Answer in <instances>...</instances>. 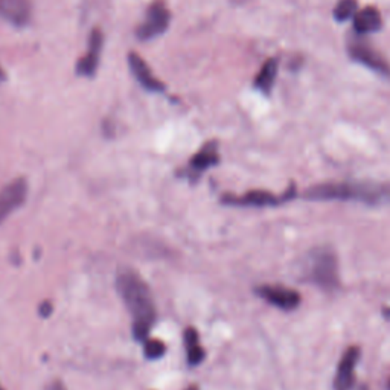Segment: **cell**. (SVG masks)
Listing matches in <instances>:
<instances>
[{"mask_svg": "<svg viewBox=\"0 0 390 390\" xmlns=\"http://www.w3.org/2000/svg\"><path fill=\"white\" fill-rule=\"evenodd\" d=\"M362 390H367V389H364V387H363V389H362Z\"/></svg>", "mask_w": 390, "mask_h": 390, "instance_id": "cell-25", "label": "cell"}, {"mask_svg": "<svg viewBox=\"0 0 390 390\" xmlns=\"http://www.w3.org/2000/svg\"><path fill=\"white\" fill-rule=\"evenodd\" d=\"M5 78V75H4V72L2 70H0V81H2Z\"/></svg>", "mask_w": 390, "mask_h": 390, "instance_id": "cell-22", "label": "cell"}, {"mask_svg": "<svg viewBox=\"0 0 390 390\" xmlns=\"http://www.w3.org/2000/svg\"><path fill=\"white\" fill-rule=\"evenodd\" d=\"M357 13V0H338L334 8V18L337 22H346Z\"/></svg>", "mask_w": 390, "mask_h": 390, "instance_id": "cell-17", "label": "cell"}, {"mask_svg": "<svg viewBox=\"0 0 390 390\" xmlns=\"http://www.w3.org/2000/svg\"><path fill=\"white\" fill-rule=\"evenodd\" d=\"M276 77H278V61L273 58L267 60L261 67L258 77L255 78V87L262 91L264 95H269L273 89Z\"/></svg>", "mask_w": 390, "mask_h": 390, "instance_id": "cell-14", "label": "cell"}, {"mask_svg": "<svg viewBox=\"0 0 390 390\" xmlns=\"http://www.w3.org/2000/svg\"><path fill=\"white\" fill-rule=\"evenodd\" d=\"M128 65L130 69L133 72V75L139 81V84L148 90V91H154V94H160V91L165 90V84L159 81L156 77L151 74V70L148 67V65L145 63V60H143L140 55L131 52L128 55Z\"/></svg>", "mask_w": 390, "mask_h": 390, "instance_id": "cell-11", "label": "cell"}, {"mask_svg": "<svg viewBox=\"0 0 390 390\" xmlns=\"http://www.w3.org/2000/svg\"><path fill=\"white\" fill-rule=\"evenodd\" d=\"M116 284L118 291L131 314L133 334L138 340H145L156 319V308L148 285L135 272L121 273Z\"/></svg>", "mask_w": 390, "mask_h": 390, "instance_id": "cell-1", "label": "cell"}, {"mask_svg": "<svg viewBox=\"0 0 390 390\" xmlns=\"http://www.w3.org/2000/svg\"><path fill=\"white\" fill-rule=\"evenodd\" d=\"M167 347L160 340H156V338H151L145 343V355L150 358V360H157L163 354H165Z\"/></svg>", "mask_w": 390, "mask_h": 390, "instance_id": "cell-18", "label": "cell"}, {"mask_svg": "<svg viewBox=\"0 0 390 390\" xmlns=\"http://www.w3.org/2000/svg\"><path fill=\"white\" fill-rule=\"evenodd\" d=\"M184 345H186V352H188V363L195 366L203 362L204 351L199 343V334L194 328H188L184 331Z\"/></svg>", "mask_w": 390, "mask_h": 390, "instance_id": "cell-15", "label": "cell"}, {"mask_svg": "<svg viewBox=\"0 0 390 390\" xmlns=\"http://www.w3.org/2000/svg\"><path fill=\"white\" fill-rule=\"evenodd\" d=\"M258 294L265 302L279 308L284 311H293L301 305L302 297L296 290L286 289L282 285H262L258 289Z\"/></svg>", "mask_w": 390, "mask_h": 390, "instance_id": "cell-7", "label": "cell"}, {"mask_svg": "<svg viewBox=\"0 0 390 390\" xmlns=\"http://www.w3.org/2000/svg\"><path fill=\"white\" fill-rule=\"evenodd\" d=\"M28 194V184L25 179H16L0 191V223H2L9 213L22 206Z\"/></svg>", "mask_w": 390, "mask_h": 390, "instance_id": "cell-8", "label": "cell"}, {"mask_svg": "<svg viewBox=\"0 0 390 390\" xmlns=\"http://www.w3.org/2000/svg\"><path fill=\"white\" fill-rule=\"evenodd\" d=\"M311 200H360L364 203H390V188L366 183H323L306 191Z\"/></svg>", "mask_w": 390, "mask_h": 390, "instance_id": "cell-2", "label": "cell"}, {"mask_svg": "<svg viewBox=\"0 0 390 390\" xmlns=\"http://www.w3.org/2000/svg\"><path fill=\"white\" fill-rule=\"evenodd\" d=\"M308 276L323 290H334L338 286L337 256L331 249H316L308 258Z\"/></svg>", "mask_w": 390, "mask_h": 390, "instance_id": "cell-3", "label": "cell"}, {"mask_svg": "<svg viewBox=\"0 0 390 390\" xmlns=\"http://www.w3.org/2000/svg\"><path fill=\"white\" fill-rule=\"evenodd\" d=\"M347 54L355 63L363 65L364 67L374 70L378 75L390 78V66L387 61L383 58L381 54H378L377 50H374L371 45L363 42V40L352 38L351 42L347 43Z\"/></svg>", "mask_w": 390, "mask_h": 390, "instance_id": "cell-4", "label": "cell"}, {"mask_svg": "<svg viewBox=\"0 0 390 390\" xmlns=\"http://www.w3.org/2000/svg\"><path fill=\"white\" fill-rule=\"evenodd\" d=\"M384 316L389 317V319H390V308H386V310H384Z\"/></svg>", "mask_w": 390, "mask_h": 390, "instance_id": "cell-21", "label": "cell"}, {"mask_svg": "<svg viewBox=\"0 0 390 390\" xmlns=\"http://www.w3.org/2000/svg\"><path fill=\"white\" fill-rule=\"evenodd\" d=\"M291 197H294V186H290L289 191H286L282 197H276L272 192L267 191H250L243 197H225V203L230 204H237V206H256V208H262V206H276L282 201H289Z\"/></svg>", "mask_w": 390, "mask_h": 390, "instance_id": "cell-9", "label": "cell"}, {"mask_svg": "<svg viewBox=\"0 0 390 390\" xmlns=\"http://www.w3.org/2000/svg\"><path fill=\"white\" fill-rule=\"evenodd\" d=\"M50 311H52V305H50L49 302H45V303L42 305V314H43V316H49Z\"/></svg>", "mask_w": 390, "mask_h": 390, "instance_id": "cell-19", "label": "cell"}, {"mask_svg": "<svg viewBox=\"0 0 390 390\" xmlns=\"http://www.w3.org/2000/svg\"><path fill=\"white\" fill-rule=\"evenodd\" d=\"M358 360H360V347L349 346L337 366L334 377L335 390H352L355 383V367L358 364Z\"/></svg>", "mask_w": 390, "mask_h": 390, "instance_id": "cell-6", "label": "cell"}, {"mask_svg": "<svg viewBox=\"0 0 390 390\" xmlns=\"http://www.w3.org/2000/svg\"><path fill=\"white\" fill-rule=\"evenodd\" d=\"M352 23L357 35H367L381 29L383 18L377 8L366 6L354 14Z\"/></svg>", "mask_w": 390, "mask_h": 390, "instance_id": "cell-13", "label": "cell"}, {"mask_svg": "<svg viewBox=\"0 0 390 390\" xmlns=\"http://www.w3.org/2000/svg\"><path fill=\"white\" fill-rule=\"evenodd\" d=\"M171 22V14L168 8L162 2L152 4L148 8V13L143 22L138 29V38L140 40H151L162 35L168 29Z\"/></svg>", "mask_w": 390, "mask_h": 390, "instance_id": "cell-5", "label": "cell"}, {"mask_svg": "<svg viewBox=\"0 0 390 390\" xmlns=\"http://www.w3.org/2000/svg\"><path fill=\"white\" fill-rule=\"evenodd\" d=\"M217 163H218V152H217V147H215V143H209V145L200 150L191 160L192 168L199 169V171L208 169L213 165H217Z\"/></svg>", "mask_w": 390, "mask_h": 390, "instance_id": "cell-16", "label": "cell"}, {"mask_svg": "<svg viewBox=\"0 0 390 390\" xmlns=\"http://www.w3.org/2000/svg\"><path fill=\"white\" fill-rule=\"evenodd\" d=\"M387 389L390 390V379H389V383H387Z\"/></svg>", "mask_w": 390, "mask_h": 390, "instance_id": "cell-24", "label": "cell"}, {"mask_svg": "<svg viewBox=\"0 0 390 390\" xmlns=\"http://www.w3.org/2000/svg\"><path fill=\"white\" fill-rule=\"evenodd\" d=\"M102 49V33L99 29H94L89 38V50L87 54L78 61L77 74L81 77H94L99 65Z\"/></svg>", "mask_w": 390, "mask_h": 390, "instance_id": "cell-10", "label": "cell"}, {"mask_svg": "<svg viewBox=\"0 0 390 390\" xmlns=\"http://www.w3.org/2000/svg\"><path fill=\"white\" fill-rule=\"evenodd\" d=\"M0 390H2V389H0Z\"/></svg>", "mask_w": 390, "mask_h": 390, "instance_id": "cell-26", "label": "cell"}, {"mask_svg": "<svg viewBox=\"0 0 390 390\" xmlns=\"http://www.w3.org/2000/svg\"><path fill=\"white\" fill-rule=\"evenodd\" d=\"M49 390H66V389L63 387V384H61V383H52V384H50Z\"/></svg>", "mask_w": 390, "mask_h": 390, "instance_id": "cell-20", "label": "cell"}, {"mask_svg": "<svg viewBox=\"0 0 390 390\" xmlns=\"http://www.w3.org/2000/svg\"><path fill=\"white\" fill-rule=\"evenodd\" d=\"M188 390H199V389H197V387H189Z\"/></svg>", "mask_w": 390, "mask_h": 390, "instance_id": "cell-23", "label": "cell"}, {"mask_svg": "<svg viewBox=\"0 0 390 390\" xmlns=\"http://www.w3.org/2000/svg\"><path fill=\"white\" fill-rule=\"evenodd\" d=\"M29 17V0H0V18H4L13 25L22 26L28 23Z\"/></svg>", "mask_w": 390, "mask_h": 390, "instance_id": "cell-12", "label": "cell"}]
</instances>
